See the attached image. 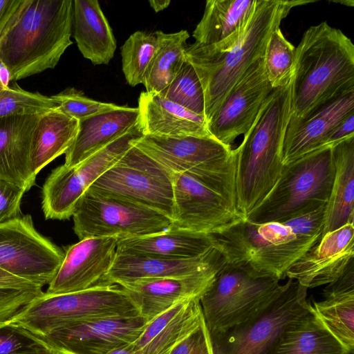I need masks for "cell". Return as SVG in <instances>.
<instances>
[{"label":"cell","mask_w":354,"mask_h":354,"mask_svg":"<svg viewBox=\"0 0 354 354\" xmlns=\"http://www.w3.org/2000/svg\"><path fill=\"white\" fill-rule=\"evenodd\" d=\"M325 206L283 222L242 220L212 234L227 263L246 264L279 280L321 239Z\"/></svg>","instance_id":"1"},{"label":"cell","mask_w":354,"mask_h":354,"mask_svg":"<svg viewBox=\"0 0 354 354\" xmlns=\"http://www.w3.org/2000/svg\"><path fill=\"white\" fill-rule=\"evenodd\" d=\"M72 0H21L0 36V62L10 81L53 68L71 39Z\"/></svg>","instance_id":"2"},{"label":"cell","mask_w":354,"mask_h":354,"mask_svg":"<svg viewBox=\"0 0 354 354\" xmlns=\"http://www.w3.org/2000/svg\"><path fill=\"white\" fill-rule=\"evenodd\" d=\"M292 78L274 89L234 149L236 208L245 220L266 198L280 177L281 150L292 108Z\"/></svg>","instance_id":"3"},{"label":"cell","mask_w":354,"mask_h":354,"mask_svg":"<svg viewBox=\"0 0 354 354\" xmlns=\"http://www.w3.org/2000/svg\"><path fill=\"white\" fill-rule=\"evenodd\" d=\"M312 0H257L245 30L224 51L196 43L186 46L185 58L194 68L205 96V117L210 119L247 69L263 58L272 32L295 6Z\"/></svg>","instance_id":"4"},{"label":"cell","mask_w":354,"mask_h":354,"mask_svg":"<svg viewBox=\"0 0 354 354\" xmlns=\"http://www.w3.org/2000/svg\"><path fill=\"white\" fill-rule=\"evenodd\" d=\"M354 90V45L324 21L310 26L295 47L290 118Z\"/></svg>","instance_id":"5"},{"label":"cell","mask_w":354,"mask_h":354,"mask_svg":"<svg viewBox=\"0 0 354 354\" xmlns=\"http://www.w3.org/2000/svg\"><path fill=\"white\" fill-rule=\"evenodd\" d=\"M133 145L170 172L194 177L236 207V158L231 146L212 136L193 135H144Z\"/></svg>","instance_id":"6"},{"label":"cell","mask_w":354,"mask_h":354,"mask_svg":"<svg viewBox=\"0 0 354 354\" xmlns=\"http://www.w3.org/2000/svg\"><path fill=\"white\" fill-rule=\"evenodd\" d=\"M334 174L330 146L284 165L274 187L245 220L255 223L283 222L326 205Z\"/></svg>","instance_id":"7"},{"label":"cell","mask_w":354,"mask_h":354,"mask_svg":"<svg viewBox=\"0 0 354 354\" xmlns=\"http://www.w3.org/2000/svg\"><path fill=\"white\" fill-rule=\"evenodd\" d=\"M283 288L278 279L260 274L246 264L225 263L200 299L210 336L252 319Z\"/></svg>","instance_id":"8"},{"label":"cell","mask_w":354,"mask_h":354,"mask_svg":"<svg viewBox=\"0 0 354 354\" xmlns=\"http://www.w3.org/2000/svg\"><path fill=\"white\" fill-rule=\"evenodd\" d=\"M139 315L137 306L121 286L106 284L65 294L44 292L11 322L41 336L77 320Z\"/></svg>","instance_id":"9"},{"label":"cell","mask_w":354,"mask_h":354,"mask_svg":"<svg viewBox=\"0 0 354 354\" xmlns=\"http://www.w3.org/2000/svg\"><path fill=\"white\" fill-rule=\"evenodd\" d=\"M73 218L80 240L144 236L164 232L172 224L171 218L156 210L93 187L77 203Z\"/></svg>","instance_id":"10"},{"label":"cell","mask_w":354,"mask_h":354,"mask_svg":"<svg viewBox=\"0 0 354 354\" xmlns=\"http://www.w3.org/2000/svg\"><path fill=\"white\" fill-rule=\"evenodd\" d=\"M307 288L288 279L275 299L248 321L210 336L213 354H273L288 324L308 310Z\"/></svg>","instance_id":"11"},{"label":"cell","mask_w":354,"mask_h":354,"mask_svg":"<svg viewBox=\"0 0 354 354\" xmlns=\"http://www.w3.org/2000/svg\"><path fill=\"white\" fill-rule=\"evenodd\" d=\"M144 136L139 122L78 165L55 169L42 188V209L46 219H68L93 183Z\"/></svg>","instance_id":"12"},{"label":"cell","mask_w":354,"mask_h":354,"mask_svg":"<svg viewBox=\"0 0 354 354\" xmlns=\"http://www.w3.org/2000/svg\"><path fill=\"white\" fill-rule=\"evenodd\" d=\"M90 187L156 210L172 220V173L134 145Z\"/></svg>","instance_id":"13"},{"label":"cell","mask_w":354,"mask_h":354,"mask_svg":"<svg viewBox=\"0 0 354 354\" xmlns=\"http://www.w3.org/2000/svg\"><path fill=\"white\" fill-rule=\"evenodd\" d=\"M64 253L35 228L31 216L0 224V268L42 288L57 274Z\"/></svg>","instance_id":"14"},{"label":"cell","mask_w":354,"mask_h":354,"mask_svg":"<svg viewBox=\"0 0 354 354\" xmlns=\"http://www.w3.org/2000/svg\"><path fill=\"white\" fill-rule=\"evenodd\" d=\"M147 323L140 315L96 317L69 322L37 337L59 354H106L136 342Z\"/></svg>","instance_id":"15"},{"label":"cell","mask_w":354,"mask_h":354,"mask_svg":"<svg viewBox=\"0 0 354 354\" xmlns=\"http://www.w3.org/2000/svg\"><path fill=\"white\" fill-rule=\"evenodd\" d=\"M171 227L216 234L243 220L236 207L211 187L183 173H172Z\"/></svg>","instance_id":"16"},{"label":"cell","mask_w":354,"mask_h":354,"mask_svg":"<svg viewBox=\"0 0 354 354\" xmlns=\"http://www.w3.org/2000/svg\"><path fill=\"white\" fill-rule=\"evenodd\" d=\"M273 91L261 58L239 79L207 121L209 133L231 146L238 136L248 131Z\"/></svg>","instance_id":"17"},{"label":"cell","mask_w":354,"mask_h":354,"mask_svg":"<svg viewBox=\"0 0 354 354\" xmlns=\"http://www.w3.org/2000/svg\"><path fill=\"white\" fill-rule=\"evenodd\" d=\"M118 238L89 237L68 246L62 263L45 292L65 294L104 284L114 261Z\"/></svg>","instance_id":"18"},{"label":"cell","mask_w":354,"mask_h":354,"mask_svg":"<svg viewBox=\"0 0 354 354\" xmlns=\"http://www.w3.org/2000/svg\"><path fill=\"white\" fill-rule=\"evenodd\" d=\"M354 263V225L348 223L321 237L286 272L307 289L337 279Z\"/></svg>","instance_id":"19"},{"label":"cell","mask_w":354,"mask_h":354,"mask_svg":"<svg viewBox=\"0 0 354 354\" xmlns=\"http://www.w3.org/2000/svg\"><path fill=\"white\" fill-rule=\"evenodd\" d=\"M352 113L354 90L319 106L304 118H290L282 145L283 165L327 146L335 127Z\"/></svg>","instance_id":"20"},{"label":"cell","mask_w":354,"mask_h":354,"mask_svg":"<svg viewBox=\"0 0 354 354\" xmlns=\"http://www.w3.org/2000/svg\"><path fill=\"white\" fill-rule=\"evenodd\" d=\"M223 266L185 277L139 279L118 286L128 293L140 315L150 322L181 301L201 299Z\"/></svg>","instance_id":"21"},{"label":"cell","mask_w":354,"mask_h":354,"mask_svg":"<svg viewBox=\"0 0 354 354\" xmlns=\"http://www.w3.org/2000/svg\"><path fill=\"white\" fill-rule=\"evenodd\" d=\"M225 260L214 247L198 257L169 259L117 252L104 284L120 285L139 279L180 277L223 266Z\"/></svg>","instance_id":"22"},{"label":"cell","mask_w":354,"mask_h":354,"mask_svg":"<svg viewBox=\"0 0 354 354\" xmlns=\"http://www.w3.org/2000/svg\"><path fill=\"white\" fill-rule=\"evenodd\" d=\"M39 115L0 118V179L28 191L35 185L30 161L31 142Z\"/></svg>","instance_id":"23"},{"label":"cell","mask_w":354,"mask_h":354,"mask_svg":"<svg viewBox=\"0 0 354 354\" xmlns=\"http://www.w3.org/2000/svg\"><path fill=\"white\" fill-rule=\"evenodd\" d=\"M138 108L119 109L79 120L76 136L65 153L64 165L74 167L127 133L138 122Z\"/></svg>","instance_id":"24"},{"label":"cell","mask_w":354,"mask_h":354,"mask_svg":"<svg viewBox=\"0 0 354 354\" xmlns=\"http://www.w3.org/2000/svg\"><path fill=\"white\" fill-rule=\"evenodd\" d=\"M257 0H208L193 31L195 43L224 51L243 33Z\"/></svg>","instance_id":"25"},{"label":"cell","mask_w":354,"mask_h":354,"mask_svg":"<svg viewBox=\"0 0 354 354\" xmlns=\"http://www.w3.org/2000/svg\"><path fill=\"white\" fill-rule=\"evenodd\" d=\"M204 321L200 299L183 301L148 322L134 344L142 354H170Z\"/></svg>","instance_id":"26"},{"label":"cell","mask_w":354,"mask_h":354,"mask_svg":"<svg viewBox=\"0 0 354 354\" xmlns=\"http://www.w3.org/2000/svg\"><path fill=\"white\" fill-rule=\"evenodd\" d=\"M139 122L144 135L211 136L204 115L194 113L155 92L138 97Z\"/></svg>","instance_id":"27"},{"label":"cell","mask_w":354,"mask_h":354,"mask_svg":"<svg viewBox=\"0 0 354 354\" xmlns=\"http://www.w3.org/2000/svg\"><path fill=\"white\" fill-rule=\"evenodd\" d=\"M214 247L212 234L170 227L157 234L118 239L116 251L169 259H186L201 256Z\"/></svg>","instance_id":"28"},{"label":"cell","mask_w":354,"mask_h":354,"mask_svg":"<svg viewBox=\"0 0 354 354\" xmlns=\"http://www.w3.org/2000/svg\"><path fill=\"white\" fill-rule=\"evenodd\" d=\"M324 299L310 304L324 326L348 351L354 352V265L323 290Z\"/></svg>","instance_id":"29"},{"label":"cell","mask_w":354,"mask_h":354,"mask_svg":"<svg viewBox=\"0 0 354 354\" xmlns=\"http://www.w3.org/2000/svg\"><path fill=\"white\" fill-rule=\"evenodd\" d=\"M72 32L79 50L93 64H108L113 57L116 40L98 1H73Z\"/></svg>","instance_id":"30"},{"label":"cell","mask_w":354,"mask_h":354,"mask_svg":"<svg viewBox=\"0 0 354 354\" xmlns=\"http://www.w3.org/2000/svg\"><path fill=\"white\" fill-rule=\"evenodd\" d=\"M335 174L322 236L354 218V136L332 147Z\"/></svg>","instance_id":"31"},{"label":"cell","mask_w":354,"mask_h":354,"mask_svg":"<svg viewBox=\"0 0 354 354\" xmlns=\"http://www.w3.org/2000/svg\"><path fill=\"white\" fill-rule=\"evenodd\" d=\"M78 123L58 108L40 115L31 142V167L35 176L66 152L76 136Z\"/></svg>","instance_id":"32"},{"label":"cell","mask_w":354,"mask_h":354,"mask_svg":"<svg viewBox=\"0 0 354 354\" xmlns=\"http://www.w3.org/2000/svg\"><path fill=\"white\" fill-rule=\"evenodd\" d=\"M310 308L294 318L281 335L273 354H348Z\"/></svg>","instance_id":"33"},{"label":"cell","mask_w":354,"mask_h":354,"mask_svg":"<svg viewBox=\"0 0 354 354\" xmlns=\"http://www.w3.org/2000/svg\"><path fill=\"white\" fill-rule=\"evenodd\" d=\"M158 45L146 71L142 83L147 92L160 93L175 78L186 60V41L189 34L186 30L165 33L154 32Z\"/></svg>","instance_id":"34"},{"label":"cell","mask_w":354,"mask_h":354,"mask_svg":"<svg viewBox=\"0 0 354 354\" xmlns=\"http://www.w3.org/2000/svg\"><path fill=\"white\" fill-rule=\"evenodd\" d=\"M157 45L158 39L154 32L136 31L122 46V72L130 86L142 83Z\"/></svg>","instance_id":"35"},{"label":"cell","mask_w":354,"mask_h":354,"mask_svg":"<svg viewBox=\"0 0 354 354\" xmlns=\"http://www.w3.org/2000/svg\"><path fill=\"white\" fill-rule=\"evenodd\" d=\"M263 59L265 74L274 89L290 82L295 71V47L285 38L280 27L270 35Z\"/></svg>","instance_id":"36"},{"label":"cell","mask_w":354,"mask_h":354,"mask_svg":"<svg viewBox=\"0 0 354 354\" xmlns=\"http://www.w3.org/2000/svg\"><path fill=\"white\" fill-rule=\"evenodd\" d=\"M160 94L187 110L205 116V96L198 76L186 59L170 84Z\"/></svg>","instance_id":"37"},{"label":"cell","mask_w":354,"mask_h":354,"mask_svg":"<svg viewBox=\"0 0 354 354\" xmlns=\"http://www.w3.org/2000/svg\"><path fill=\"white\" fill-rule=\"evenodd\" d=\"M57 107L50 97L26 91L17 85L0 89V118L10 115H39Z\"/></svg>","instance_id":"38"},{"label":"cell","mask_w":354,"mask_h":354,"mask_svg":"<svg viewBox=\"0 0 354 354\" xmlns=\"http://www.w3.org/2000/svg\"><path fill=\"white\" fill-rule=\"evenodd\" d=\"M50 97L56 102L57 108L62 113L78 121L121 106L91 99L75 88H68Z\"/></svg>","instance_id":"39"},{"label":"cell","mask_w":354,"mask_h":354,"mask_svg":"<svg viewBox=\"0 0 354 354\" xmlns=\"http://www.w3.org/2000/svg\"><path fill=\"white\" fill-rule=\"evenodd\" d=\"M48 347L20 325L10 322L0 326V354H35Z\"/></svg>","instance_id":"40"},{"label":"cell","mask_w":354,"mask_h":354,"mask_svg":"<svg viewBox=\"0 0 354 354\" xmlns=\"http://www.w3.org/2000/svg\"><path fill=\"white\" fill-rule=\"evenodd\" d=\"M42 288L0 286V326L11 322L44 292Z\"/></svg>","instance_id":"41"},{"label":"cell","mask_w":354,"mask_h":354,"mask_svg":"<svg viewBox=\"0 0 354 354\" xmlns=\"http://www.w3.org/2000/svg\"><path fill=\"white\" fill-rule=\"evenodd\" d=\"M26 192L24 187L0 179V224L23 215L20 206Z\"/></svg>","instance_id":"42"},{"label":"cell","mask_w":354,"mask_h":354,"mask_svg":"<svg viewBox=\"0 0 354 354\" xmlns=\"http://www.w3.org/2000/svg\"><path fill=\"white\" fill-rule=\"evenodd\" d=\"M170 354H213L210 335L205 321Z\"/></svg>","instance_id":"43"},{"label":"cell","mask_w":354,"mask_h":354,"mask_svg":"<svg viewBox=\"0 0 354 354\" xmlns=\"http://www.w3.org/2000/svg\"><path fill=\"white\" fill-rule=\"evenodd\" d=\"M354 136V113L351 114L339 122L333 129L327 142V146L337 144Z\"/></svg>","instance_id":"44"},{"label":"cell","mask_w":354,"mask_h":354,"mask_svg":"<svg viewBox=\"0 0 354 354\" xmlns=\"http://www.w3.org/2000/svg\"><path fill=\"white\" fill-rule=\"evenodd\" d=\"M21 0H0V36Z\"/></svg>","instance_id":"45"},{"label":"cell","mask_w":354,"mask_h":354,"mask_svg":"<svg viewBox=\"0 0 354 354\" xmlns=\"http://www.w3.org/2000/svg\"><path fill=\"white\" fill-rule=\"evenodd\" d=\"M0 286L27 288L35 287L37 286L20 278L16 277L0 268Z\"/></svg>","instance_id":"46"},{"label":"cell","mask_w":354,"mask_h":354,"mask_svg":"<svg viewBox=\"0 0 354 354\" xmlns=\"http://www.w3.org/2000/svg\"><path fill=\"white\" fill-rule=\"evenodd\" d=\"M106 354H142V351L133 343L118 347Z\"/></svg>","instance_id":"47"},{"label":"cell","mask_w":354,"mask_h":354,"mask_svg":"<svg viewBox=\"0 0 354 354\" xmlns=\"http://www.w3.org/2000/svg\"><path fill=\"white\" fill-rule=\"evenodd\" d=\"M10 81V73L7 68L0 62V84L3 88L8 86Z\"/></svg>","instance_id":"48"},{"label":"cell","mask_w":354,"mask_h":354,"mask_svg":"<svg viewBox=\"0 0 354 354\" xmlns=\"http://www.w3.org/2000/svg\"><path fill=\"white\" fill-rule=\"evenodd\" d=\"M149 3L154 11L158 12L167 8L171 1L170 0H150Z\"/></svg>","instance_id":"49"},{"label":"cell","mask_w":354,"mask_h":354,"mask_svg":"<svg viewBox=\"0 0 354 354\" xmlns=\"http://www.w3.org/2000/svg\"><path fill=\"white\" fill-rule=\"evenodd\" d=\"M35 354H59L58 352L48 347Z\"/></svg>","instance_id":"50"},{"label":"cell","mask_w":354,"mask_h":354,"mask_svg":"<svg viewBox=\"0 0 354 354\" xmlns=\"http://www.w3.org/2000/svg\"><path fill=\"white\" fill-rule=\"evenodd\" d=\"M333 2H335V3H339L341 4H343V5H345V6H353L354 5V2L353 1H333Z\"/></svg>","instance_id":"51"},{"label":"cell","mask_w":354,"mask_h":354,"mask_svg":"<svg viewBox=\"0 0 354 354\" xmlns=\"http://www.w3.org/2000/svg\"><path fill=\"white\" fill-rule=\"evenodd\" d=\"M348 354H354V352L349 353Z\"/></svg>","instance_id":"52"},{"label":"cell","mask_w":354,"mask_h":354,"mask_svg":"<svg viewBox=\"0 0 354 354\" xmlns=\"http://www.w3.org/2000/svg\"><path fill=\"white\" fill-rule=\"evenodd\" d=\"M3 87L1 86V84H0V89L2 88Z\"/></svg>","instance_id":"53"}]
</instances>
